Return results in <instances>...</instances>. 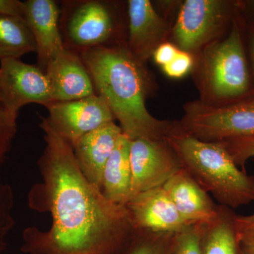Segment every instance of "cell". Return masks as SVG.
I'll return each mask as SVG.
<instances>
[{
  "instance_id": "14",
  "label": "cell",
  "mask_w": 254,
  "mask_h": 254,
  "mask_svg": "<svg viewBox=\"0 0 254 254\" xmlns=\"http://www.w3.org/2000/svg\"><path fill=\"white\" fill-rule=\"evenodd\" d=\"M53 102L70 101L96 94L88 68L80 55L65 48L46 70Z\"/></svg>"
},
{
  "instance_id": "16",
  "label": "cell",
  "mask_w": 254,
  "mask_h": 254,
  "mask_svg": "<svg viewBox=\"0 0 254 254\" xmlns=\"http://www.w3.org/2000/svg\"><path fill=\"white\" fill-rule=\"evenodd\" d=\"M163 187L187 223L208 221L216 213L218 204L183 168Z\"/></svg>"
},
{
  "instance_id": "5",
  "label": "cell",
  "mask_w": 254,
  "mask_h": 254,
  "mask_svg": "<svg viewBox=\"0 0 254 254\" xmlns=\"http://www.w3.org/2000/svg\"><path fill=\"white\" fill-rule=\"evenodd\" d=\"M60 9L65 48L80 54L94 48L127 46V28L113 1L65 0Z\"/></svg>"
},
{
  "instance_id": "10",
  "label": "cell",
  "mask_w": 254,
  "mask_h": 254,
  "mask_svg": "<svg viewBox=\"0 0 254 254\" xmlns=\"http://www.w3.org/2000/svg\"><path fill=\"white\" fill-rule=\"evenodd\" d=\"M51 127L68 143L99 127L115 121L106 100L98 94L46 105Z\"/></svg>"
},
{
  "instance_id": "2",
  "label": "cell",
  "mask_w": 254,
  "mask_h": 254,
  "mask_svg": "<svg viewBox=\"0 0 254 254\" xmlns=\"http://www.w3.org/2000/svg\"><path fill=\"white\" fill-rule=\"evenodd\" d=\"M90 73L96 94L103 97L123 133L131 140H164L174 123L158 120L147 110L153 81L145 64L127 46L86 50L78 54Z\"/></svg>"
},
{
  "instance_id": "13",
  "label": "cell",
  "mask_w": 254,
  "mask_h": 254,
  "mask_svg": "<svg viewBox=\"0 0 254 254\" xmlns=\"http://www.w3.org/2000/svg\"><path fill=\"white\" fill-rule=\"evenodd\" d=\"M23 6V18L36 43L38 66L46 72L48 64L65 48L59 4L54 0H27Z\"/></svg>"
},
{
  "instance_id": "24",
  "label": "cell",
  "mask_w": 254,
  "mask_h": 254,
  "mask_svg": "<svg viewBox=\"0 0 254 254\" xmlns=\"http://www.w3.org/2000/svg\"><path fill=\"white\" fill-rule=\"evenodd\" d=\"M194 63L195 57L193 55L180 50L173 61L162 68L169 77L181 78L193 70Z\"/></svg>"
},
{
  "instance_id": "3",
  "label": "cell",
  "mask_w": 254,
  "mask_h": 254,
  "mask_svg": "<svg viewBox=\"0 0 254 254\" xmlns=\"http://www.w3.org/2000/svg\"><path fill=\"white\" fill-rule=\"evenodd\" d=\"M165 139L182 168L219 205L234 210L254 202V175L241 170L220 143L190 136L177 123H174Z\"/></svg>"
},
{
  "instance_id": "27",
  "label": "cell",
  "mask_w": 254,
  "mask_h": 254,
  "mask_svg": "<svg viewBox=\"0 0 254 254\" xmlns=\"http://www.w3.org/2000/svg\"><path fill=\"white\" fill-rule=\"evenodd\" d=\"M23 1L18 0H0V15L23 18Z\"/></svg>"
},
{
  "instance_id": "9",
  "label": "cell",
  "mask_w": 254,
  "mask_h": 254,
  "mask_svg": "<svg viewBox=\"0 0 254 254\" xmlns=\"http://www.w3.org/2000/svg\"><path fill=\"white\" fill-rule=\"evenodd\" d=\"M0 98L16 115L25 105L37 103L46 107L53 102L46 72L38 65L13 58L0 60Z\"/></svg>"
},
{
  "instance_id": "12",
  "label": "cell",
  "mask_w": 254,
  "mask_h": 254,
  "mask_svg": "<svg viewBox=\"0 0 254 254\" xmlns=\"http://www.w3.org/2000/svg\"><path fill=\"white\" fill-rule=\"evenodd\" d=\"M134 230L154 233H177L188 224L163 187L145 190L125 205Z\"/></svg>"
},
{
  "instance_id": "19",
  "label": "cell",
  "mask_w": 254,
  "mask_h": 254,
  "mask_svg": "<svg viewBox=\"0 0 254 254\" xmlns=\"http://www.w3.org/2000/svg\"><path fill=\"white\" fill-rule=\"evenodd\" d=\"M36 43L24 18L0 15V60L36 53Z\"/></svg>"
},
{
  "instance_id": "22",
  "label": "cell",
  "mask_w": 254,
  "mask_h": 254,
  "mask_svg": "<svg viewBox=\"0 0 254 254\" xmlns=\"http://www.w3.org/2000/svg\"><path fill=\"white\" fill-rule=\"evenodd\" d=\"M201 223L187 225L175 233L172 254H202Z\"/></svg>"
},
{
  "instance_id": "29",
  "label": "cell",
  "mask_w": 254,
  "mask_h": 254,
  "mask_svg": "<svg viewBox=\"0 0 254 254\" xmlns=\"http://www.w3.org/2000/svg\"><path fill=\"white\" fill-rule=\"evenodd\" d=\"M252 60H253V66L254 69V36L252 41Z\"/></svg>"
},
{
  "instance_id": "18",
  "label": "cell",
  "mask_w": 254,
  "mask_h": 254,
  "mask_svg": "<svg viewBox=\"0 0 254 254\" xmlns=\"http://www.w3.org/2000/svg\"><path fill=\"white\" fill-rule=\"evenodd\" d=\"M236 218L232 209L218 204L213 218L201 223L202 254H240Z\"/></svg>"
},
{
  "instance_id": "11",
  "label": "cell",
  "mask_w": 254,
  "mask_h": 254,
  "mask_svg": "<svg viewBox=\"0 0 254 254\" xmlns=\"http://www.w3.org/2000/svg\"><path fill=\"white\" fill-rule=\"evenodd\" d=\"M127 48L134 58L146 63L159 46L166 42L170 23L158 14L149 0L127 3Z\"/></svg>"
},
{
  "instance_id": "17",
  "label": "cell",
  "mask_w": 254,
  "mask_h": 254,
  "mask_svg": "<svg viewBox=\"0 0 254 254\" xmlns=\"http://www.w3.org/2000/svg\"><path fill=\"white\" fill-rule=\"evenodd\" d=\"M130 145L131 139L123 133L105 165L102 178L103 194L118 204H126L131 196Z\"/></svg>"
},
{
  "instance_id": "8",
  "label": "cell",
  "mask_w": 254,
  "mask_h": 254,
  "mask_svg": "<svg viewBox=\"0 0 254 254\" xmlns=\"http://www.w3.org/2000/svg\"><path fill=\"white\" fill-rule=\"evenodd\" d=\"M130 162V198L145 190L163 187L182 168L180 159L166 139L131 140Z\"/></svg>"
},
{
  "instance_id": "15",
  "label": "cell",
  "mask_w": 254,
  "mask_h": 254,
  "mask_svg": "<svg viewBox=\"0 0 254 254\" xmlns=\"http://www.w3.org/2000/svg\"><path fill=\"white\" fill-rule=\"evenodd\" d=\"M123 133L121 127L114 122L70 143L82 173L100 189L105 165Z\"/></svg>"
},
{
  "instance_id": "28",
  "label": "cell",
  "mask_w": 254,
  "mask_h": 254,
  "mask_svg": "<svg viewBox=\"0 0 254 254\" xmlns=\"http://www.w3.org/2000/svg\"><path fill=\"white\" fill-rule=\"evenodd\" d=\"M240 254H254V238L240 241Z\"/></svg>"
},
{
  "instance_id": "26",
  "label": "cell",
  "mask_w": 254,
  "mask_h": 254,
  "mask_svg": "<svg viewBox=\"0 0 254 254\" xmlns=\"http://www.w3.org/2000/svg\"><path fill=\"white\" fill-rule=\"evenodd\" d=\"M236 227L239 240L254 238V213L249 215H237Z\"/></svg>"
},
{
  "instance_id": "4",
  "label": "cell",
  "mask_w": 254,
  "mask_h": 254,
  "mask_svg": "<svg viewBox=\"0 0 254 254\" xmlns=\"http://www.w3.org/2000/svg\"><path fill=\"white\" fill-rule=\"evenodd\" d=\"M202 103L221 105L235 102L250 89V74L240 28L205 46L195 56L193 68Z\"/></svg>"
},
{
  "instance_id": "1",
  "label": "cell",
  "mask_w": 254,
  "mask_h": 254,
  "mask_svg": "<svg viewBox=\"0 0 254 254\" xmlns=\"http://www.w3.org/2000/svg\"><path fill=\"white\" fill-rule=\"evenodd\" d=\"M46 148L38 161L41 182L32 187L28 205L49 213L48 230L23 232L26 254H123L134 229L125 205L110 201L78 166L71 145L46 118L39 125Z\"/></svg>"
},
{
  "instance_id": "7",
  "label": "cell",
  "mask_w": 254,
  "mask_h": 254,
  "mask_svg": "<svg viewBox=\"0 0 254 254\" xmlns=\"http://www.w3.org/2000/svg\"><path fill=\"white\" fill-rule=\"evenodd\" d=\"M231 16L222 0H187L182 3L172 28L175 46L196 56L205 46L220 39Z\"/></svg>"
},
{
  "instance_id": "23",
  "label": "cell",
  "mask_w": 254,
  "mask_h": 254,
  "mask_svg": "<svg viewBox=\"0 0 254 254\" xmlns=\"http://www.w3.org/2000/svg\"><path fill=\"white\" fill-rule=\"evenodd\" d=\"M218 143L223 145L239 167L245 166L250 159L254 158V134Z\"/></svg>"
},
{
  "instance_id": "25",
  "label": "cell",
  "mask_w": 254,
  "mask_h": 254,
  "mask_svg": "<svg viewBox=\"0 0 254 254\" xmlns=\"http://www.w3.org/2000/svg\"><path fill=\"white\" fill-rule=\"evenodd\" d=\"M179 51L180 49L175 44L166 41L158 46L152 58L157 64L163 67L173 61Z\"/></svg>"
},
{
  "instance_id": "6",
  "label": "cell",
  "mask_w": 254,
  "mask_h": 254,
  "mask_svg": "<svg viewBox=\"0 0 254 254\" xmlns=\"http://www.w3.org/2000/svg\"><path fill=\"white\" fill-rule=\"evenodd\" d=\"M179 127L201 141L220 142L254 134V98L228 104L187 103Z\"/></svg>"
},
{
  "instance_id": "21",
  "label": "cell",
  "mask_w": 254,
  "mask_h": 254,
  "mask_svg": "<svg viewBox=\"0 0 254 254\" xmlns=\"http://www.w3.org/2000/svg\"><path fill=\"white\" fill-rule=\"evenodd\" d=\"M7 153V150L0 139V166L4 163ZM13 209L12 190L0 177V254H4L7 249V236L15 224Z\"/></svg>"
},
{
  "instance_id": "20",
  "label": "cell",
  "mask_w": 254,
  "mask_h": 254,
  "mask_svg": "<svg viewBox=\"0 0 254 254\" xmlns=\"http://www.w3.org/2000/svg\"><path fill=\"white\" fill-rule=\"evenodd\" d=\"M175 235L134 230L123 254H172Z\"/></svg>"
}]
</instances>
